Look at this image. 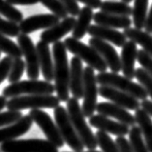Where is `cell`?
Returning a JSON list of instances; mask_svg holds the SVG:
<instances>
[{
  "mask_svg": "<svg viewBox=\"0 0 152 152\" xmlns=\"http://www.w3.org/2000/svg\"><path fill=\"white\" fill-rule=\"evenodd\" d=\"M53 56L54 64V87L60 102H67L70 93V65L67 49L64 42L53 43Z\"/></svg>",
  "mask_w": 152,
  "mask_h": 152,
  "instance_id": "obj_1",
  "label": "cell"
},
{
  "mask_svg": "<svg viewBox=\"0 0 152 152\" xmlns=\"http://www.w3.org/2000/svg\"><path fill=\"white\" fill-rule=\"evenodd\" d=\"M66 102H67V111L70 119H71L81 142H83L88 150H94L98 146L97 139L85 121V116L79 103V99L73 97L70 98Z\"/></svg>",
  "mask_w": 152,
  "mask_h": 152,
  "instance_id": "obj_2",
  "label": "cell"
},
{
  "mask_svg": "<svg viewBox=\"0 0 152 152\" xmlns=\"http://www.w3.org/2000/svg\"><path fill=\"white\" fill-rule=\"evenodd\" d=\"M97 82L100 85L113 87L118 89L122 92H125L127 94L133 96L136 99L143 101L147 99V92L145 91L140 84L133 82L132 79L128 78L126 76H121L118 73L114 72H99L98 75H96Z\"/></svg>",
  "mask_w": 152,
  "mask_h": 152,
  "instance_id": "obj_3",
  "label": "cell"
},
{
  "mask_svg": "<svg viewBox=\"0 0 152 152\" xmlns=\"http://www.w3.org/2000/svg\"><path fill=\"white\" fill-rule=\"evenodd\" d=\"M64 44L70 53L80 58L81 61L86 62L87 65L91 66L99 72H105L107 69V65L97 51L90 45L80 41L75 37H67L64 40Z\"/></svg>",
  "mask_w": 152,
  "mask_h": 152,
  "instance_id": "obj_4",
  "label": "cell"
},
{
  "mask_svg": "<svg viewBox=\"0 0 152 152\" xmlns=\"http://www.w3.org/2000/svg\"><path fill=\"white\" fill-rule=\"evenodd\" d=\"M60 103L58 97L53 95H25L15 97L7 102L8 110L55 108Z\"/></svg>",
  "mask_w": 152,
  "mask_h": 152,
  "instance_id": "obj_5",
  "label": "cell"
},
{
  "mask_svg": "<svg viewBox=\"0 0 152 152\" xmlns=\"http://www.w3.org/2000/svg\"><path fill=\"white\" fill-rule=\"evenodd\" d=\"M55 87L49 81L30 79L10 84L3 90V96L12 99L23 95H53Z\"/></svg>",
  "mask_w": 152,
  "mask_h": 152,
  "instance_id": "obj_6",
  "label": "cell"
},
{
  "mask_svg": "<svg viewBox=\"0 0 152 152\" xmlns=\"http://www.w3.org/2000/svg\"><path fill=\"white\" fill-rule=\"evenodd\" d=\"M53 115L55 123L57 125L64 142L74 151H83L85 145L77 135L76 129L74 127L71 119H70L67 109L61 105H58L53 110Z\"/></svg>",
  "mask_w": 152,
  "mask_h": 152,
  "instance_id": "obj_7",
  "label": "cell"
},
{
  "mask_svg": "<svg viewBox=\"0 0 152 152\" xmlns=\"http://www.w3.org/2000/svg\"><path fill=\"white\" fill-rule=\"evenodd\" d=\"M94 68L87 65L83 70V112L85 117H91L96 111L97 107V97L99 94V88L97 86Z\"/></svg>",
  "mask_w": 152,
  "mask_h": 152,
  "instance_id": "obj_8",
  "label": "cell"
},
{
  "mask_svg": "<svg viewBox=\"0 0 152 152\" xmlns=\"http://www.w3.org/2000/svg\"><path fill=\"white\" fill-rule=\"evenodd\" d=\"M1 150L3 152H58V147L45 139H12L2 142Z\"/></svg>",
  "mask_w": 152,
  "mask_h": 152,
  "instance_id": "obj_9",
  "label": "cell"
},
{
  "mask_svg": "<svg viewBox=\"0 0 152 152\" xmlns=\"http://www.w3.org/2000/svg\"><path fill=\"white\" fill-rule=\"evenodd\" d=\"M29 115L32 118L45 134L48 140L53 143L56 147H62L64 145V139L59 132L56 123H54L50 116L42 109H31Z\"/></svg>",
  "mask_w": 152,
  "mask_h": 152,
  "instance_id": "obj_10",
  "label": "cell"
},
{
  "mask_svg": "<svg viewBox=\"0 0 152 152\" xmlns=\"http://www.w3.org/2000/svg\"><path fill=\"white\" fill-rule=\"evenodd\" d=\"M18 43L23 51L26 64V73L29 79H38L40 75V62L37 48L28 34L20 33L18 36Z\"/></svg>",
  "mask_w": 152,
  "mask_h": 152,
  "instance_id": "obj_11",
  "label": "cell"
},
{
  "mask_svg": "<svg viewBox=\"0 0 152 152\" xmlns=\"http://www.w3.org/2000/svg\"><path fill=\"white\" fill-rule=\"evenodd\" d=\"M99 95L102 98L109 99L115 105H118L129 110H137L140 106V102H139L140 99L113 87L100 85Z\"/></svg>",
  "mask_w": 152,
  "mask_h": 152,
  "instance_id": "obj_12",
  "label": "cell"
},
{
  "mask_svg": "<svg viewBox=\"0 0 152 152\" xmlns=\"http://www.w3.org/2000/svg\"><path fill=\"white\" fill-rule=\"evenodd\" d=\"M89 45L101 55V57L107 62V67L112 72L118 73L121 71V60L116 50L110 45L109 42L104 41L102 39L91 37L89 39Z\"/></svg>",
  "mask_w": 152,
  "mask_h": 152,
  "instance_id": "obj_13",
  "label": "cell"
},
{
  "mask_svg": "<svg viewBox=\"0 0 152 152\" xmlns=\"http://www.w3.org/2000/svg\"><path fill=\"white\" fill-rule=\"evenodd\" d=\"M59 19L54 14H40L30 16L20 22V32L24 34L35 32L39 29H48L59 23Z\"/></svg>",
  "mask_w": 152,
  "mask_h": 152,
  "instance_id": "obj_14",
  "label": "cell"
},
{
  "mask_svg": "<svg viewBox=\"0 0 152 152\" xmlns=\"http://www.w3.org/2000/svg\"><path fill=\"white\" fill-rule=\"evenodd\" d=\"M89 124L100 131H104L107 134H112L116 136H124L129 134L130 127L121 122L110 120L107 116L102 114H93L89 117Z\"/></svg>",
  "mask_w": 152,
  "mask_h": 152,
  "instance_id": "obj_15",
  "label": "cell"
},
{
  "mask_svg": "<svg viewBox=\"0 0 152 152\" xmlns=\"http://www.w3.org/2000/svg\"><path fill=\"white\" fill-rule=\"evenodd\" d=\"M76 21L77 20L75 19V17L73 16L63 19L58 24H54L53 27L48 29H45L41 33V40L48 44H53L57 41H60L62 37H64L69 32H72L74 27H75Z\"/></svg>",
  "mask_w": 152,
  "mask_h": 152,
  "instance_id": "obj_16",
  "label": "cell"
},
{
  "mask_svg": "<svg viewBox=\"0 0 152 152\" xmlns=\"http://www.w3.org/2000/svg\"><path fill=\"white\" fill-rule=\"evenodd\" d=\"M96 111L102 115L115 118L117 121L128 125L129 127H133L137 123L135 115H132L126 108L113 102H100L97 105Z\"/></svg>",
  "mask_w": 152,
  "mask_h": 152,
  "instance_id": "obj_17",
  "label": "cell"
},
{
  "mask_svg": "<svg viewBox=\"0 0 152 152\" xmlns=\"http://www.w3.org/2000/svg\"><path fill=\"white\" fill-rule=\"evenodd\" d=\"M88 34L91 37L102 39L104 41L109 43H113L116 47H121L124 45L127 41V37L124 34V32L118 31L116 28L104 27L99 24H92L88 29Z\"/></svg>",
  "mask_w": 152,
  "mask_h": 152,
  "instance_id": "obj_18",
  "label": "cell"
},
{
  "mask_svg": "<svg viewBox=\"0 0 152 152\" xmlns=\"http://www.w3.org/2000/svg\"><path fill=\"white\" fill-rule=\"evenodd\" d=\"M138 47L134 41H126L121 50V71L123 75L130 79L135 78V64L138 61Z\"/></svg>",
  "mask_w": 152,
  "mask_h": 152,
  "instance_id": "obj_19",
  "label": "cell"
},
{
  "mask_svg": "<svg viewBox=\"0 0 152 152\" xmlns=\"http://www.w3.org/2000/svg\"><path fill=\"white\" fill-rule=\"evenodd\" d=\"M83 61L73 57L70 64V92L77 99L83 98Z\"/></svg>",
  "mask_w": 152,
  "mask_h": 152,
  "instance_id": "obj_20",
  "label": "cell"
},
{
  "mask_svg": "<svg viewBox=\"0 0 152 152\" xmlns=\"http://www.w3.org/2000/svg\"><path fill=\"white\" fill-rule=\"evenodd\" d=\"M33 124V120L30 115L23 116L20 120L11 124L6 128L0 129V142H5L8 140L16 139V138L23 136L30 130Z\"/></svg>",
  "mask_w": 152,
  "mask_h": 152,
  "instance_id": "obj_21",
  "label": "cell"
},
{
  "mask_svg": "<svg viewBox=\"0 0 152 152\" xmlns=\"http://www.w3.org/2000/svg\"><path fill=\"white\" fill-rule=\"evenodd\" d=\"M36 48L38 52L40 68L42 70V74L46 81L50 82L54 80V64L53 57H51L50 46L48 43L40 40L37 43Z\"/></svg>",
  "mask_w": 152,
  "mask_h": 152,
  "instance_id": "obj_22",
  "label": "cell"
},
{
  "mask_svg": "<svg viewBox=\"0 0 152 152\" xmlns=\"http://www.w3.org/2000/svg\"><path fill=\"white\" fill-rule=\"evenodd\" d=\"M93 21L96 24L104 25V27H109L116 29L129 28L131 27V24H133V21H131V18L130 17L107 14L105 12H102V11L94 14Z\"/></svg>",
  "mask_w": 152,
  "mask_h": 152,
  "instance_id": "obj_23",
  "label": "cell"
},
{
  "mask_svg": "<svg viewBox=\"0 0 152 152\" xmlns=\"http://www.w3.org/2000/svg\"><path fill=\"white\" fill-rule=\"evenodd\" d=\"M93 9L86 6L81 8L79 15H77L75 27L72 30V36L79 40L83 38L91 27V22L93 20Z\"/></svg>",
  "mask_w": 152,
  "mask_h": 152,
  "instance_id": "obj_24",
  "label": "cell"
},
{
  "mask_svg": "<svg viewBox=\"0 0 152 152\" xmlns=\"http://www.w3.org/2000/svg\"><path fill=\"white\" fill-rule=\"evenodd\" d=\"M135 118L137 124L142 131L144 142L149 152H152V119L151 116L144 109L138 108L135 110Z\"/></svg>",
  "mask_w": 152,
  "mask_h": 152,
  "instance_id": "obj_25",
  "label": "cell"
},
{
  "mask_svg": "<svg viewBox=\"0 0 152 152\" xmlns=\"http://www.w3.org/2000/svg\"><path fill=\"white\" fill-rule=\"evenodd\" d=\"M124 34L127 39L142 46V49L152 57V35L150 33L136 27H129L124 29Z\"/></svg>",
  "mask_w": 152,
  "mask_h": 152,
  "instance_id": "obj_26",
  "label": "cell"
},
{
  "mask_svg": "<svg viewBox=\"0 0 152 152\" xmlns=\"http://www.w3.org/2000/svg\"><path fill=\"white\" fill-rule=\"evenodd\" d=\"M100 10L102 12L107 14L118 15V16L130 17L132 16L133 8L129 5V3L123 1H113V0H106L102 2V5L100 7Z\"/></svg>",
  "mask_w": 152,
  "mask_h": 152,
  "instance_id": "obj_27",
  "label": "cell"
},
{
  "mask_svg": "<svg viewBox=\"0 0 152 152\" xmlns=\"http://www.w3.org/2000/svg\"><path fill=\"white\" fill-rule=\"evenodd\" d=\"M148 9V0H134L133 7V24L136 28L142 29L146 23Z\"/></svg>",
  "mask_w": 152,
  "mask_h": 152,
  "instance_id": "obj_28",
  "label": "cell"
},
{
  "mask_svg": "<svg viewBox=\"0 0 152 152\" xmlns=\"http://www.w3.org/2000/svg\"><path fill=\"white\" fill-rule=\"evenodd\" d=\"M0 51L11 57L13 60L23 56L20 47L2 33H0Z\"/></svg>",
  "mask_w": 152,
  "mask_h": 152,
  "instance_id": "obj_29",
  "label": "cell"
},
{
  "mask_svg": "<svg viewBox=\"0 0 152 152\" xmlns=\"http://www.w3.org/2000/svg\"><path fill=\"white\" fill-rule=\"evenodd\" d=\"M129 138L134 152H149L139 126H133L129 132Z\"/></svg>",
  "mask_w": 152,
  "mask_h": 152,
  "instance_id": "obj_30",
  "label": "cell"
},
{
  "mask_svg": "<svg viewBox=\"0 0 152 152\" xmlns=\"http://www.w3.org/2000/svg\"><path fill=\"white\" fill-rule=\"evenodd\" d=\"M0 15L17 24H20L23 20V13L18 9L15 8L14 5L9 3L7 0H0Z\"/></svg>",
  "mask_w": 152,
  "mask_h": 152,
  "instance_id": "obj_31",
  "label": "cell"
},
{
  "mask_svg": "<svg viewBox=\"0 0 152 152\" xmlns=\"http://www.w3.org/2000/svg\"><path fill=\"white\" fill-rule=\"evenodd\" d=\"M95 136L97 139L98 146L102 149V152H119L116 142H113L107 133L99 130Z\"/></svg>",
  "mask_w": 152,
  "mask_h": 152,
  "instance_id": "obj_32",
  "label": "cell"
},
{
  "mask_svg": "<svg viewBox=\"0 0 152 152\" xmlns=\"http://www.w3.org/2000/svg\"><path fill=\"white\" fill-rule=\"evenodd\" d=\"M25 68H26V64L21 58L14 59L12 62V66H11V70L8 76V81L10 84L18 82L20 80L21 76L24 72Z\"/></svg>",
  "mask_w": 152,
  "mask_h": 152,
  "instance_id": "obj_33",
  "label": "cell"
},
{
  "mask_svg": "<svg viewBox=\"0 0 152 152\" xmlns=\"http://www.w3.org/2000/svg\"><path fill=\"white\" fill-rule=\"evenodd\" d=\"M40 2L48 8L50 11L53 12L55 16H57L59 19H65L68 17V10L66 9L65 5L60 1V0H40Z\"/></svg>",
  "mask_w": 152,
  "mask_h": 152,
  "instance_id": "obj_34",
  "label": "cell"
},
{
  "mask_svg": "<svg viewBox=\"0 0 152 152\" xmlns=\"http://www.w3.org/2000/svg\"><path fill=\"white\" fill-rule=\"evenodd\" d=\"M0 33L10 37H18L20 34V24L12 21L4 20L0 16Z\"/></svg>",
  "mask_w": 152,
  "mask_h": 152,
  "instance_id": "obj_35",
  "label": "cell"
},
{
  "mask_svg": "<svg viewBox=\"0 0 152 152\" xmlns=\"http://www.w3.org/2000/svg\"><path fill=\"white\" fill-rule=\"evenodd\" d=\"M135 78L139 81V83L145 89L148 96L152 99V77L144 68L139 67L136 69Z\"/></svg>",
  "mask_w": 152,
  "mask_h": 152,
  "instance_id": "obj_36",
  "label": "cell"
},
{
  "mask_svg": "<svg viewBox=\"0 0 152 152\" xmlns=\"http://www.w3.org/2000/svg\"><path fill=\"white\" fill-rule=\"evenodd\" d=\"M23 117V113L17 110H8L0 113V127L11 125L20 120Z\"/></svg>",
  "mask_w": 152,
  "mask_h": 152,
  "instance_id": "obj_37",
  "label": "cell"
},
{
  "mask_svg": "<svg viewBox=\"0 0 152 152\" xmlns=\"http://www.w3.org/2000/svg\"><path fill=\"white\" fill-rule=\"evenodd\" d=\"M138 62L142 65V67L144 68L149 73V75L152 77V57L146 53L143 49L139 50L138 52Z\"/></svg>",
  "mask_w": 152,
  "mask_h": 152,
  "instance_id": "obj_38",
  "label": "cell"
},
{
  "mask_svg": "<svg viewBox=\"0 0 152 152\" xmlns=\"http://www.w3.org/2000/svg\"><path fill=\"white\" fill-rule=\"evenodd\" d=\"M13 59L7 56L0 61V83L3 82L6 78H8L11 66H12Z\"/></svg>",
  "mask_w": 152,
  "mask_h": 152,
  "instance_id": "obj_39",
  "label": "cell"
},
{
  "mask_svg": "<svg viewBox=\"0 0 152 152\" xmlns=\"http://www.w3.org/2000/svg\"><path fill=\"white\" fill-rule=\"evenodd\" d=\"M60 1L65 5L66 9L68 10L69 15H71L73 17L79 15L80 8L79 4H77V0H60Z\"/></svg>",
  "mask_w": 152,
  "mask_h": 152,
  "instance_id": "obj_40",
  "label": "cell"
},
{
  "mask_svg": "<svg viewBox=\"0 0 152 152\" xmlns=\"http://www.w3.org/2000/svg\"><path fill=\"white\" fill-rule=\"evenodd\" d=\"M115 142L117 144L118 149H119V152H134L130 140H128L124 136H117Z\"/></svg>",
  "mask_w": 152,
  "mask_h": 152,
  "instance_id": "obj_41",
  "label": "cell"
},
{
  "mask_svg": "<svg viewBox=\"0 0 152 152\" xmlns=\"http://www.w3.org/2000/svg\"><path fill=\"white\" fill-rule=\"evenodd\" d=\"M80 3H83V4L86 7H89L91 9H98L101 7L102 5V0H77Z\"/></svg>",
  "mask_w": 152,
  "mask_h": 152,
  "instance_id": "obj_42",
  "label": "cell"
},
{
  "mask_svg": "<svg viewBox=\"0 0 152 152\" xmlns=\"http://www.w3.org/2000/svg\"><path fill=\"white\" fill-rule=\"evenodd\" d=\"M12 5H34L40 2V0H7Z\"/></svg>",
  "mask_w": 152,
  "mask_h": 152,
  "instance_id": "obj_43",
  "label": "cell"
},
{
  "mask_svg": "<svg viewBox=\"0 0 152 152\" xmlns=\"http://www.w3.org/2000/svg\"><path fill=\"white\" fill-rule=\"evenodd\" d=\"M144 29L145 31L148 33H152V5H151V8L149 10V13L147 15V18H146V23L145 25H144Z\"/></svg>",
  "mask_w": 152,
  "mask_h": 152,
  "instance_id": "obj_44",
  "label": "cell"
},
{
  "mask_svg": "<svg viewBox=\"0 0 152 152\" xmlns=\"http://www.w3.org/2000/svg\"><path fill=\"white\" fill-rule=\"evenodd\" d=\"M140 106L152 117V101H149V99H143V101L140 102Z\"/></svg>",
  "mask_w": 152,
  "mask_h": 152,
  "instance_id": "obj_45",
  "label": "cell"
},
{
  "mask_svg": "<svg viewBox=\"0 0 152 152\" xmlns=\"http://www.w3.org/2000/svg\"><path fill=\"white\" fill-rule=\"evenodd\" d=\"M7 98L6 97H4V96H0V111H1L4 107H6V105H7V99H6Z\"/></svg>",
  "mask_w": 152,
  "mask_h": 152,
  "instance_id": "obj_46",
  "label": "cell"
},
{
  "mask_svg": "<svg viewBox=\"0 0 152 152\" xmlns=\"http://www.w3.org/2000/svg\"><path fill=\"white\" fill-rule=\"evenodd\" d=\"M76 152V151H75ZM77 152H100V151H97V150H88V151H77Z\"/></svg>",
  "mask_w": 152,
  "mask_h": 152,
  "instance_id": "obj_47",
  "label": "cell"
},
{
  "mask_svg": "<svg viewBox=\"0 0 152 152\" xmlns=\"http://www.w3.org/2000/svg\"><path fill=\"white\" fill-rule=\"evenodd\" d=\"M123 2H126V3H130L131 1H133V0H122Z\"/></svg>",
  "mask_w": 152,
  "mask_h": 152,
  "instance_id": "obj_48",
  "label": "cell"
},
{
  "mask_svg": "<svg viewBox=\"0 0 152 152\" xmlns=\"http://www.w3.org/2000/svg\"><path fill=\"white\" fill-rule=\"evenodd\" d=\"M0 56H1V51H0Z\"/></svg>",
  "mask_w": 152,
  "mask_h": 152,
  "instance_id": "obj_49",
  "label": "cell"
}]
</instances>
